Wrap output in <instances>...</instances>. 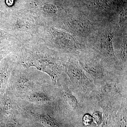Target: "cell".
<instances>
[{
	"instance_id": "1",
	"label": "cell",
	"mask_w": 127,
	"mask_h": 127,
	"mask_svg": "<svg viewBox=\"0 0 127 127\" xmlns=\"http://www.w3.org/2000/svg\"><path fill=\"white\" fill-rule=\"evenodd\" d=\"M113 37L112 32L102 30L93 38L92 48L102 55L112 56L114 55Z\"/></svg>"
},
{
	"instance_id": "2",
	"label": "cell",
	"mask_w": 127,
	"mask_h": 127,
	"mask_svg": "<svg viewBox=\"0 0 127 127\" xmlns=\"http://www.w3.org/2000/svg\"><path fill=\"white\" fill-rule=\"evenodd\" d=\"M68 26L71 34L79 37L85 38L92 32L93 26L90 21L82 18L71 19L68 22Z\"/></svg>"
},
{
	"instance_id": "3",
	"label": "cell",
	"mask_w": 127,
	"mask_h": 127,
	"mask_svg": "<svg viewBox=\"0 0 127 127\" xmlns=\"http://www.w3.org/2000/svg\"><path fill=\"white\" fill-rule=\"evenodd\" d=\"M127 11H123L120 14L119 19V25L121 27H123L127 25Z\"/></svg>"
},
{
	"instance_id": "4",
	"label": "cell",
	"mask_w": 127,
	"mask_h": 127,
	"mask_svg": "<svg viewBox=\"0 0 127 127\" xmlns=\"http://www.w3.org/2000/svg\"><path fill=\"white\" fill-rule=\"evenodd\" d=\"M92 120H93L94 123L95 124H100L102 121L101 114V113L96 112L94 114Z\"/></svg>"
},
{
	"instance_id": "5",
	"label": "cell",
	"mask_w": 127,
	"mask_h": 127,
	"mask_svg": "<svg viewBox=\"0 0 127 127\" xmlns=\"http://www.w3.org/2000/svg\"><path fill=\"white\" fill-rule=\"evenodd\" d=\"M92 117L89 114H86L84 115L83 119V123L85 126L90 125L92 121Z\"/></svg>"
},
{
	"instance_id": "6",
	"label": "cell",
	"mask_w": 127,
	"mask_h": 127,
	"mask_svg": "<svg viewBox=\"0 0 127 127\" xmlns=\"http://www.w3.org/2000/svg\"><path fill=\"white\" fill-rule=\"evenodd\" d=\"M15 0H6V3L8 6H11L14 4Z\"/></svg>"
}]
</instances>
